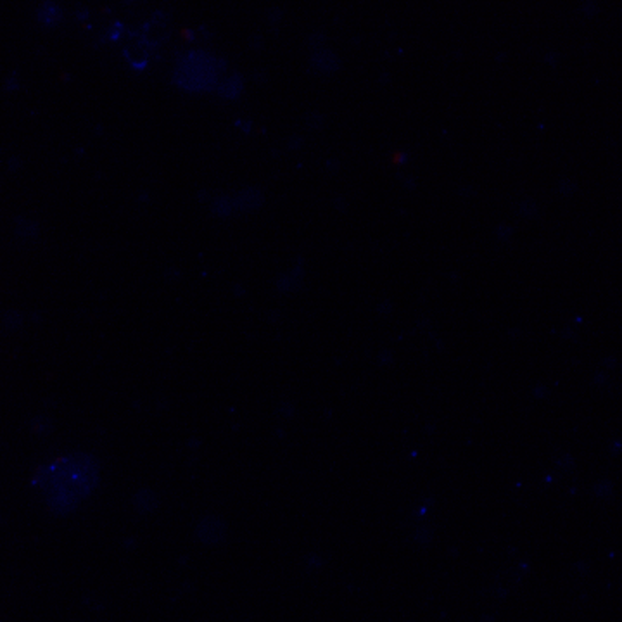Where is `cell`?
Listing matches in <instances>:
<instances>
[{"instance_id": "obj_1", "label": "cell", "mask_w": 622, "mask_h": 622, "mask_svg": "<svg viewBox=\"0 0 622 622\" xmlns=\"http://www.w3.org/2000/svg\"><path fill=\"white\" fill-rule=\"evenodd\" d=\"M52 498L56 502V508L75 507L78 499L88 493L93 484V469L88 467L87 460L78 458H64L56 463L51 469Z\"/></svg>"}]
</instances>
